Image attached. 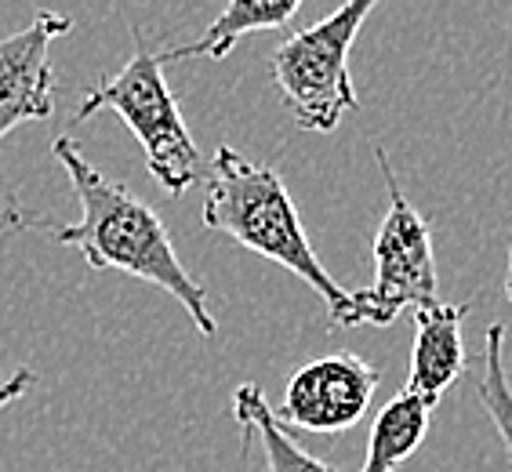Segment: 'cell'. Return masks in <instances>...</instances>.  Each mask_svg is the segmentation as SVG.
Listing matches in <instances>:
<instances>
[{
	"mask_svg": "<svg viewBox=\"0 0 512 472\" xmlns=\"http://www.w3.org/2000/svg\"><path fill=\"white\" fill-rule=\"evenodd\" d=\"M51 153L66 168L69 182L77 189L80 218L73 226H48L44 222L40 229H48L59 244L77 247L95 273L117 269V273L135 276V280L157 284L186 309L200 335H215L218 324L207 309V291L197 284V276L178 262L175 244H171L157 211L146 200H138L124 182H109L95 164H88L69 135L55 138Z\"/></svg>",
	"mask_w": 512,
	"mask_h": 472,
	"instance_id": "1",
	"label": "cell"
},
{
	"mask_svg": "<svg viewBox=\"0 0 512 472\" xmlns=\"http://www.w3.org/2000/svg\"><path fill=\"white\" fill-rule=\"evenodd\" d=\"M200 222L211 233H226L240 247L306 280L324 298L331 327H353V295L338 287L335 276L316 258L295 200L273 168L247 160L233 146H218Z\"/></svg>",
	"mask_w": 512,
	"mask_h": 472,
	"instance_id": "2",
	"label": "cell"
},
{
	"mask_svg": "<svg viewBox=\"0 0 512 472\" xmlns=\"http://www.w3.org/2000/svg\"><path fill=\"white\" fill-rule=\"evenodd\" d=\"M99 109H113L135 142L146 153L149 175L168 189L171 197H182L200 175V149L189 135L186 120L178 113V102L164 80V59L135 30V55L124 62L117 77L102 80L84 95L73 113V124L95 117Z\"/></svg>",
	"mask_w": 512,
	"mask_h": 472,
	"instance_id": "3",
	"label": "cell"
},
{
	"mask_svg": "<svg viewBox=\"0 0 512 472\" xmlns=\"http://www.w3.org/2000/svg\"><path fill=\"white\" fill-rule=\"evenodd\" d=\"M375 4L378 0H345L327 19L287 37L273 51L276 91L298 128L327 135L342 124L345 113L360 109L349 77V55Z\"/></svg>",
	"mask_w": 512,
	"mask_h": 472,
	"instance_id": "4",
	"label": "cell"
},
{
	"mask_svg": "<svg viewBox=\"0 0 512 472\" xmlns=\"http://www.w3.org/2000/svg\"><path fill=\"white\" fill-rule=\"evenodd\" d=\"M375 160L389 189V211L375 236V284L353 291V327H389L407 305L414 309L436 305V258L429 226L418 215V207L407 200L382 146H375Z\"/></svg>",
	"mask_w": 512,
	"mask_h": 472,
	"instance_id": "5",
	"label": "cell"
},
{
	"mask_svg": "<svg viewBox=\"0 0 512 472\" xmlns=\"http://www.w3.org/2000/svg\"><path fill=\"white\" fill-rule=\"evenodd\" d=\"M382 371L356 353H327L302 364L284 389L280 422L306 433H345L367 414Z\"/></svg>",
	"mask_w": 512,
	"mask_h": 472,
	"instance_id": "6",
	"label": "cell"
},
{
	"mask_svg": "<svg viewBox=\"0 0 512 472\" xmlns=\"http://www.w3.org/2000/svg\"><path fill=\"white\" fill-rule=\"evenodd\" d=\"M69 30V15L37 11L30 26L0 37V138H8L19 124L48 120L55 113L51 44Z\"/></svg>",
	"mask_w": 512,
	"mask_h": 472,
	"instance_id": "7",
	"label": "cell"
},
{
	"mask_svg": "<svg viewBox=\"0 0 512 472\" xmlns=\"http://www.w3.org/2000/svg\"><path fill=\"white\" fill-rule=\"evenodd\" d=\"M473 305H425L414 313V353L411 374H407V393L422 396L425 404H440V396L458 382L465 371V345H462V320Z\"/></svg>",
	"mask_w": 512,
	"mask_h": 472,
	"instance_id": "8",
	"label": "cell"
},
{
	"mask_svg": "<svg viewBox=\"0 0 512 472\" xmlns=\"http://www.w3.org/2000/svg\"><path fill=\"white\" fill-rule=\"evenodd\" d=\"M233 418H237L240 433H244V447H251L258 440L266 472H345L338 465L309 454L295 436L287 433L284 422L266 404V396H262L258 385H240L237 396H233Z\"/></svg>",
	"mask_w": 512,
	"mask_h": 472,
	"instance_id": "9",
	"label": "cell"
},
{
	"mask_svg": "<svg viewBox=\"0 0 512 472\" xmlns=\"http://www.w3.org/2000/svg\"><path fill=\"white\" fill-rule=\"evenodd\" d=\"M298 8H302V0H229L222 15L200 33V40L182 44V48H164L160 59H226L229 51L240 44V37L262 30H284L287 22L298 15Z\"/></svg>",
	"mask_w": 512,
	"mask_h": 472,
	"instance_id": "10",
	"label": "cell"
},
{
	"mask_svg": "<svg viewBox=\"0 0 512 472\" xmlns=\"http://www.w3.org/2000/svg\"><path fill=\"white\" fill-rule=\"evenodd\" d=\"M429 418H433V404H425L422 396L400 393L378 411L371 436H367V458L360 472H393L422 447L425 433H429Z\"/></svg>",
	"mask_w": 512,
	"mask_h": 472,
	"instance_id": "11",
	"label": "cell"
},
{
	"mask_svg": "<svg viewBox=\"0 0 512 472\" xmlns=\"http://www.w3.org/2000/svg\"><path fill=\"white\" fill-rule=\"evenodd\" d=\"M476 400L491 418L494 433L502 440L505 458L512 465V385L505 374V324H491L483 342V374L476 382Z\"/></svg>",
	"mask_w": 512,
	"mask_h": 472,
	"instance_id": "12",
	"label": "cell"
},
{
	"mask_svg": "<svg viewBox=\"0 0 512 472\" xmlns=\"http://www.w3.org/2000/svg\"><path fill=\"white\" fill-rule=\"evenodd\" d=\"M33 385H37V371H33V367H19L15 374H8V378L0 382V411L8 404H15L19 396L30 393Z\"/></svg>",
	"mask_w": 512,
	"mask_h": 472,
	"instance_id": "13",
	"label": "cell"
},
{
	"mask_svg": "<svg viewBox=\"0 0 512 472\" xmlns=\"http://www.w3.org/2000/svg\"><path fill=\"white\" fill-rule=\"evenodd\" d=\"M26 226L40 229L44 222H40V218H30L26 211H19L15 204H4V207H0V236L11 233V229H26Z\"/></svg>",
	"mask_w": 512,
	"mask_h": 472,
	"instance_id": "14",
	"label": "cell"
},
{
	"mask_svg": "<svg viewBox=\"0 0 512 472\" xmlns=\"http://www.w3.org/2000/svg\"><path fill=\"white\" fill-rule=\"evenodd\" d=\"M505 291H509V302H512V247H509V273H505Z\"/></svg>",
	"mask_w": 512,
	"mask_h": 472,
	"instance_id": "15",
	"label": "cell"
}]
</instances>
